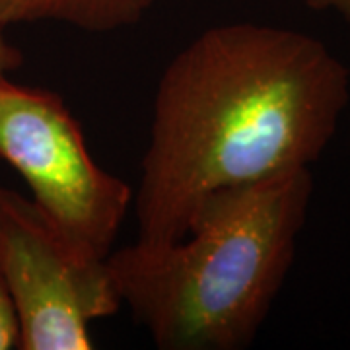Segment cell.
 Returning a JSON list of instances; mask_svg holds the SVG:
<instances>
[{"instance_id":"3957f363","label":"cell","mask_w":350,"mask_h":350,"mask_svg":"<svg viewBox=\"0 0 350 350\" xmlns=\"http://www.w3.org/2000/svg\"><path fill=\"white\" fill-rule=\"evenodd\" d=\"M0 160L24 177L39 208L68 238L107 259L133 191L96 163L61 96L0 76Z\"/></svg>"},{"instance_id":"6da1fadb","label":"cell","mask_w":350,"mask_h":350,"mask_svg":"<svg viewBox=\"0 0 350 350\" xmlns=\"http://www.w3.org/2000/svg\"><path fill=\"white\" fill-rule=\"evenodd\" d=\"M350 100V70L298 29H204L165 66L135 208L138 243L187 234L200 202L317 162Z\"/></svg>"},{"instance_id":"5b68a950","label":"cell","mask_w":350,"mask_h":350,"mask_svg":"<svg viewBox=\"0 0 350 350\" xmlns=\"http://www.w3.org/2000/svg\"><path fill=\"white\" fill-rule=\"evenodd\" d=\"M158 0H0V25L63 22L90 33L135 25Z\"/></svg>"},{"instance_id":"8992f818","label":"cell","mask_w":350,"mask_h":350,"mask_svg":"<svg viewBox=\"0 0 350 350\" xmlns=\"http://www.w3.org/2000/svg\"><path fill=\"white\" fill-rule=\"evenodd\" d=\"M20 349V321L0 265V350Z\"/></svg>"},{"instance_id":"ba28073f","label":"cell","mask_w":350,"mask_h":350,"mask_svg":"<svg viewBox=\"0 0 350 350\" xmlns=\"http://www.w3.org/2000/svg\"><path fill=\"white\" fill-rule=\"evenodd\" d=\"M313 10H331L350 24V0H306Z\"/></svg>"},{"instance_id":"52a82bcc","label":"cell","mask_w":350,"mask_h":350,"mask_svg":"<svg viewBox=\"0 0 350 350\" xmlns=\"http://www.w3.org/2000/svg\"><path fill=\"white\" fill-rule=\"evenodd\" d=\"M4 29L0 25V76H6L8 72H12L16 68H20L24 63V57L18 47H14L12 43L4 36Z\"/></svg>"},{"instance_id":"277c9868","label":"cell","mask_w":350,"mask_h":350,"mask_svg":"<svg viewBox=\"0 0 350 350\" xmlns=\"http://www.w3.org/2000/svg\"><path fill=\"white\" fill-rule=\"evenodd\" d=\"M0 265L22 350H90V325L123 306L107 259L84 251L38 206L0 183Z\"/></svg>"},{"instance_id":"7a4b0ae2","label":"cell","mask_w":350,"mask_h":350,"mask_svg":"<svg viewBox=\"0 0 350 350\" xmlns=\"http://www.w3.org/2000/svg\"><path fill=\"white\" fill-rule=\"evenodd\" d=\"M312 195L310 167L214 191L179 241L107 255L121 304L158 349L250 347L284 286Z\"/></svg>"}]
</instances>
